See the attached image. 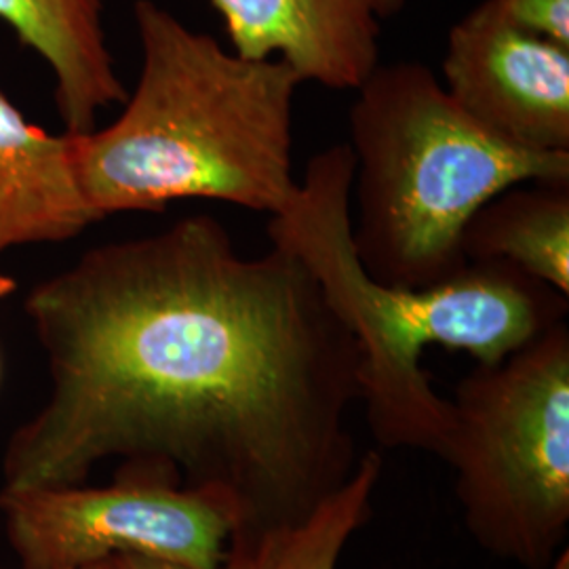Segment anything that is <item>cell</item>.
Wrapping results in <instances>:
<instances>
[{"label":"cell","instance_id":"3","mask_svg":"<svg viewBox=\"0 0 569 569\" xmlns=\"http://www.w3.org/2000/svg\"><path fill=\"white\" fill-rule=\"evenodd\" d=\"M352 164L348 142L312 157L296 203L268 222V237L312 270L355 336L359 401L371 437L382 448L441 456L451 406L420 366L422 350L443 346L467 352L477 366H498L568 321L569 298L500 260H468L446 281L422 289L376 283L350 237Z\"/></svg>","mask_w":569,"mask_h":569},{"label":"cell","instance_id":"1","mask_svg":"<svg viewBox=\"0 0 569 569\" xmlns=\"http://www.w3.org/2000/svg\"><path fill=\"white\" fill-rule=\"evenodd\" d=\"M49 392L2 489L79 486L103 460L182 472L234 533L296 526L359 467L361 350L283 244L244 258L211 216L87 249L23 302Z\"/></svg>","mask_w":569,"mask_h":569},{"label":"cell","instance_id":"10","mask_svg":"<svg viewBox=\"0 0 569 569\" xmlns=\"http://www.w3.org/2000/svg\"><path fill=\"white\" fill-rule=\"evenodd\" d=\"M103 7V0H0V21L49 68L63 129L72 136L96 129L100 112L127 98Z\"/></svg>","mask_w":569,"mask_h":569},{"label":"cell","instance_id":"14","mask_svg":"<svg viewBox=\"0 0 569 569\" xmlns=\"http://www.w3.org/2000/svg\"><path fill=\"white\" fill-rule=\"evenodd\" d=\"M106 569H199L180 561H169L150 555H117L106 559ZM224 569V568H220Z\"/></svg>","mask_w":569,"mask_h":569},{"label":"cell","instance_id":"13","mask_svg":"<svg viewBox=\"0 0 569 569\" xmlns=\"http://www.w3.org/2000/svg\"><path fill=\"white\" fill-rule=\"evenodd\" d=\"M515 26L569 47V0H491Z\"/></svg>","mask_w":569,"mask_h":569},{"label":"cell","instance_id":"15","mask_svg":"<svg viewBox=\"0 0 569 569\" xmlns=\"http://www.w3.org/2000/svg\"><path fill=\"white\" fill-rule=\"evenodd\" d=\"M16 289H18L16 279H13L11 274L0 272V302H2V300H7L9 296H13V293H16Z\"/></svg>","mask_w":569,"mask_h":569},{"label":"cell","instance_id":"11","mask_svg":"<svg viewBox=\"0 0 569 569\" xmlns=\"http://www.w3.org/2000/svg\"><path fill=\"white\" fill-rule=\"evenodd\" d=\"M462 253L519 266L569 298V182L502 190L470 218Z\"/></svg>","mask_w":569,"mask_h":569},{"label":"cell","instance_id":"6","mask_svg":"<svg viewBox=\"0 0 569 569\" xmlns=\"http://www.w3.org/2000/svg\"><path fill=\"white\" fill-rule=\"evenodd\" d=\"M0 512L21 569H82L117 555L220 569L237 531L213 493L152 477L108 488L0 489Z\"/></svg>","mask_w":569,"mask_h":569},{"label":"cell","instance_id":"16","mask_svg":"<svg viewBox=\"0 0 569 569\" xmlns=\"http://www.w3.org/2000/svg\"><path fill=\"white\" fill-rule=\"evenodd\" d=\"M552 569H568V552H563V555L557 559V563L552 566Z\"/></svg>","mask_w":569,"mask_h":569},{"label":"cell","instance_id":"9","mask_svg":"<svg viewBox=\"0 0 569 569\" xmlns=\"http://www.w3.org/2000/svg\"><path fill=\"white\" fill-rule=\"evenodd\" d=\"M96 222L77 176L72 136L28 121L0 89V256L72 241Z\"/></svg>","mask_w":569,"mask_h":569},{"label":"cell","instance_id":"8","mask_svg":"<svg viewBox=\"0 0 569 569\" xmlns=\"http://www.w3.org/2000/svg\"><path fill=\"white\" fill-rule=\"evenodd\" d=\"M230 49L283 60L305 82L355 91L380 66L382 28L407 0H211Z\"/></svg>","mask_w":569,"mask_h":569},{"label":"cell","instance_id":"17","mask_svg":"<svg viewBox=\"0 0 569 569\" xmlns=\"http://www.w3.org/2000/svg\"><path fill=\"white\" fill-rule=\"evenodd\" d=\"M82 569H106V561H100V563H96V566H89V568Z\"/></svg>","mask_w":569,"mask_h":569},{"label":"cell","instance_id":"7","mask_svg":"<svg viewBox=\"0 0 569 569\" xmlns=\"http://www.w3.org/2000/svg\"><path fill=\"white\" fill-rule=\"evenodd\" d=\"M441 70L449 98L491 136L569 152V47L510 23L483 0L449 30Z\"/></svg>","mask_w":569,"mask_h":569},{"label":"cell","instance_id":"2","mask_svg":"<svg viewBox=\"0 0 569 569\" xmlns=\"http://www.w3.org/2000/svg\"><path fill=\"white\" fill-rule=\"evenodd\" d=\"M133 21L142 51L136 89L110 124L70 133L93 213H161L203 199L283 216L300 194V74L283 60L226 49L154 0H136Z\"/></svg>","mask_w":569,"mask_h":569},{"label":"cell","instance_id":"12","mask_svg":"<svg viewBox=\"0 0 569 569\" xmlns=\"http://www.w3.org/2000/svg\"><path fill=\"white\" fill-rule=\"evenodd\" d=\"M382 475V456L363 453L345 488L308 519L260 533H234L224 569H338L348 542L366 526Z\"/></svg>","mask_w":569,"mask_h":569},{"label":"cell","instance_id":"18","mask_svg":"<svg viewBox=\"0 0 569 569\" xmlns=\"http://www.w3.org/2000/svg\"><path fill=\"white\" fill-rule=\"evenodd\" d=\"M0 378H2V361H0Z\"/></svg>","mask_w":569,"mask_h":569},{"label":"cell","instance_id":"4","mask_svg":"<svg viewBox=\"0 0 569 569\" xmlns=\"http://www.w3.org/2000/svg\"><path fill=\"white\" fill-rule=\"evenodd\" d=\"M348 112L350 237L376 283L422 289L467 264L470 218L517 183H568L569 152L502 142L420 61L380 63Z\"/></svg>","mask_w":569,"mask_h":569},{"label":"cell","instance_id":"5","mask_svg":"<svg viewBox=\"0 0 569 569\" xmlns=\"http://www.w3.org/2000/svg\"><path fill=\"white\" fill-rule=\"evenodd\" d=\"M441 456L470 538L523 569L568 552L569 326L550 327L498 366H477L449 399Z\"/></svg>","mask_w":569,"mask_h":569}]
</instances>
